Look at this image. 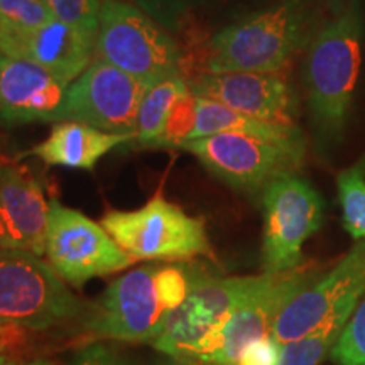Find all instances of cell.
Masks as SVG:
<instances>
[{
  "instance_id": "83f0119b",
  "label": "cell",
  "mask_w": 365,
  "mask_h": 365,
  "mask_svg": "<svg viewBox=\"0 0 365 365\" xmlns=\"http://www.w3.org/2000/svg\"><path fill=\"white\" fill-rule=\"evenodd\" d=\"M279 357L281 345L269 335L245 346L235 365H279Z\"/></svg>"
},
{
  "instance_id": "6da1fadb",
  "label": "cell",
  "mask_w": 365,
  "mask_h": 365,
  "mask_svg": "<svg viewBox=\"0 0 365 365\" xmlns=\"http://www.w3.org/2000/svg\"><path fill=\"white\" fill-rule=\"evenodd\" d=\"M207 274L198 266H144L117 277L86 317L91 333L118 341H153L168 314L181 307Z\"/></svg>"
},
{
  "instance_id": "30bf717a",
  "label": "cell",
  "mask_w": 365,
  "mask_h": 365,
  "mask_svg": "<svg viewBox=\"0 0 365 365\" xmlns=\"http://www.w3.org/2000/svg\"><path fill=\"white\" fill-rule=\"evenodd\" d=\"M46 257L61 279L75 287L95 277L124 271L137 262L100 223L58 200L49 202Z\"/></svg>"
},
{
  "instance_id": "836d02e7",
  "label": "cell",
  "mask_w": 365,
  "mask_h": 365,
  "mask_svg": "<svg viewBox=\"0 0 365 365\" xmlns=\"http://www.w3.org/2000/svg\"><path fill=\"white\" fill-rule=\"evenodd\" d=\"M207 365H210V364H207Z\"/></svg>"
},
{
  "instance_id": "52a82bcc",
  "label": "cell",
  "mask_w": 365,
  "mask_h": 365,
  "mask_svg": "<svg viewBox=\"0 0 365 365\" xmlns=\"http://www.w3.org/2000/svg\"><path fill=\"white\" fill-rule=\"evenodd\" d=\"M180 149L193 154L218 180L249 191L296 173L304 161V140H276L239 132L188 140Z\"/></svg>"
},
{
  "instance_id": "d6a6232c",
  "label": "cell",
  "mask_w": 365,
  "mask_h": 365,
  "mask_svg": "<svg viewBox=\"0 0 365 365\" xmlns=\"http://www.w3.org/2000/svg\"><path fill=\"white\" fill-rule=\"evenodd\" d=\"M24 365H58V364H54L51 360H46V359H36L33 362H27Z\"/></svg>"
},
{
  "instance_id": "7c38bea8",
  "label": "cell",
  "mask_w": 365,
  "mask_h": 365,
  "mask_svg": "<svg viewBox=\"0 0 365 365\" xmlns=\"http://www.w3.org/2000/svg\"><path fill=\"white\" fill-rule=\"evenodd\" d=\"M312 281V274L299 269L264 272L259 284L234 309L198 360L210 365H235L245 346L271 335L281 309Z\"/></svg>"
},
{
  "instance_id": "d4e9b609",
  "label": "cell",
  "mask_w": 365,
  "mask_h": 365,
  "mask_svg": "<svg viewBox=\"0 0 365 365\" xmlns=\"http://www.w3.org/2000/svg\"><path fill=\"white\" fill-rule=\"evenodd\" d=\"M196 120V95H182L173 107L166 125L153 144L154 149H180L182 144L191 140Z\"/></svg>"
},
{
  "instance_id": "cb8c5ba5",
  "label": "cell",
  "mask_w": 365,
  "mask_h": 365,
  "mask_svg": "<svg viewBox=\"0 0 365 365\" xmlns=\"http://www.w3.org/2000/svg\"><path fill=\"white\" fill-rule=\"evenodd\" d=\"M53 19L44 0H0V33H29Z\"/></svg>"
},
{
  "instance_id": "44dd1931",
  "label": "cell",
  "mask_w": 365,
  "mask_h": 365,
  "mask_svg": "<svg viewBox=\"0 0 365 365\" xmlns=\"http://www.w3.org/2000/svg\"><path fill=\"white\" fill-rule=\"evenodd\" d=\"M188 80L185 76H171L159 81L145 91L137 115L135 140L143 148H153L166 125L175 103L182 95L190 93Z\"/></svg>"
},
{
  "instance_id": "5bb4252c",
  "label": "cell",
  "mask_w": 365,
  "mask_h": 365,
  "mask_svg": "<svg viewBox=\"0 0 365 365\" xmlns=\"http://www.w3.org/2000/svg\"><path fill=\"white\" fill-rule=\"evenodd\" d=\"M188 85L191 93L215 100L247 117L272 124L296 125L298 98L281 71H203L188 80Z\"/></svg>"
},
{
  "instance_id": "ac0fdd59",
  "label": "cell",
  "mask_w": 365,
  "mask_h": 365,
  "mask_svg": "<svg viewBox=\"0 0 365 365\" xmlns=\"http://www.w3.org/2000/svg\"><path fill=\"white\" fill-rule=\"evenodd\" d=\"M132 140H135V134H110L83 122L65 120L54 124L51 134L22 153L21 158L33 156L48 166L93 171L103 156Z\"/></svg>"
},
{
  "instance_id": "d6986e66",
  "label": "cell",
  "mask_w": 365,
  "mask_h": 365,
  "mask_svg": "<svg viewBox=\"0 0 365 365\" xmlns=\"http://www.w3.org/2000/svg\"><path fill=\"white\" fill-rule=\"evenodd\" d=\"M222 132H239V134L267 137V139L276 140H293V143L304 140L298 125H282L257 120V118L232 110L215 100L196 95V120L191 140L222 134Z\"/></svg>"
},
{
  "instance_id": "ffe728a7",
  "label": "cell",
  "mask_w": 365,
  "mask_h": 365,
  "mask_svg": "<svg viewBox=\"0 0 365 365\" xmlns=\"http://www.w3.org/2000/svg\"><path fill=\"white\" fill-rule=\"evenodd\" d=\"M360 296L350 298L340 309H336L330 318L317 330L301 336L298 340L281 345L279 365H319L327 355L331 354L339 341L341 331L352 317Z\"/></svg>"
},
{
  "instance_id": "8992f818",
  "label": "cell",
  "mask_w": 365,
  "mask_h": 365,
  "mask_svg": "<svg viewBox=\"0 0 365 365\" xmlns=\"http://www.w3.org/2000/svg\"><path fill=\"white\" fill-rule=\"evenodd\" d=\"M112 239L137 261L213 257L205 220L191 217L161 191L135 210H110L100 220Z\"/></svg>"
},
{
  "instance_id": "7a4b0ae2",
  "label": "cell",
  "mask_w": 365,
  "mask_h": 365,
  "mask_svg": "<svg viewBox=\"0 0 365 365\" xmlns=\"http://www.w3.org/2000/svg\"><path fill=\"white\" fill-rule=\"evenodd\" d=\"M364 11L352 0L312 38L304 63L309 112L318 135L339 139L344 132L362 61Z\"/></svg>"
},
{
  "instance_id": "2e32d148",
  "label": "cell",
  "mask_w": 365,
  "mask_h": 365,
  "mask_svg": "<svg viewBox=\"0 0 365 365\" xmlns=\"http://www.w3.org/2000/svg\"><path fill=\"white\" fill-rule=\"evenodd\" d=\"M68 86L33 63L0 53V122H65Z\"/></svg>"
},
{
  "instance_id": "9a60e30c",
  "label": "cell",
  "mask_w": 365,
  "mask_h": 365,
  "mask_svg": "<svg viewBox=\"0 0 365 365\" xmlns=\"http://www.w3.org/2000/svg\"><path fill=\"white\" fill-rule=\"evenodd\" d=\"M49 202L43 186L26 168L0 166V249L24 250L43 257Z\"/></svg>"
},
{
  "instance_id": "ba28073f",
  "label": "cell",
  "mask_w": 365,
  "mask_h": 365,
  "mask_svg": "<svg viewBox=\"0 0 365 365\" xmlns=\"http://www.w3.org/2000/svg\"><path fill=\"white\" fill-rule=\"evenodd\" d=\"M264 272L281 274L299 269L303 244L319 230L325 200L296 173L284 175L264 188Z\"/></svg>"
},
{
  "instance_id": "3957f363",
  "label": "cell",
  "mask_w": 365,
  "mask_h": 365,
  "mask_svg": "<svg viewBox=\"0 0 365 365\" xmlns=\"http://www.w3.org/2000/svg\"><path fill=\"white\" fill-rule=\"evenodd\" d=\"M304 0H284L215 34L205 61L207 73L282 71L309 39Z\"/></svg>"
},
{
  "instance_id": "9c48e42d",
  "label": "cell",
  "mask_w": 365,
  "mask_h": 365,
  "mask_svg": "<svg viewBox=\"0 0 365 365\" xmlns=\"http://www.w3.org/2000/svg\"><path fill=\"white\" fill-rule=\"evenodd\" d=\"M261 276L218 277L207 272L181 307L168 314L150 345L168 357L200 359L234 309L259 284Z\"/></svg>"
},
{
  "instance_id": "f1b7e54d",
  "label": "cell",
  "mask_w": 365,
  "mask_h": 365,
  "mask_svg": "<svg viewBox=\"0 0 365 365\" xmlns=\"http://www.w3.org/2000/svg\"><path fill=\"white\" fill-rule=\"evenodd\" d=\"M71 365H132L124 355H120L110 346L102 344H91L81 349L75 355Z\"/></svg>"
},
{
  "instance_id": "484cf974",
  "label": "cell",
  "mask_w": 365,
  "mask_h": 365,
  "mask_svg": "<svg viewBox=\"0 0 365 365\" xmlns=\"http://www.w3.org/2000/svg\"><path fill=\"white\" fill-rule=\"evenodd\" d=\"M330 357L336 365H365V299L355 307Z\"/></svg>"
},
{
  "instance_id": "8fae6325",
  "label": "cell",
  "mask_w": 365,
  "mask_h": 365,
  "mask_svg": "<svg viewBox=\"0 0 365 365\" xmlns=\"http://www.w3.org/2000/svg\"><path fill=\"white\" fill-rule=\"evenodd\" d=\"M148 90L134 76L95 56L68 86L65 120L83 122L110 134H135L139 107Z\"/></svg>"
},
{
  "instance_id": "277c9868",
  "label": "cell",
  "mask_w": 365,
  "mask_h": 365,
  "mask_svg": "<svg viewBox=\"0 0 365 365\" xmlns=\"http://www.w3.org/2000/svg\"><path fill=\"white\" fill-rule=\"evenodd\" d=\"M83 313L51 264L24 250L0 249V328L46 331Z\"/></svg>"
},
{
  "instance_id": "4316f807",
  "label": "cell",
  "mask_w": 365,
  "mask_h": 365,
  "mask_svg": "<svg viewBox=\"0 0 365 365\" xmlns=\"http://www.w3.org/2000/svg\"><path fill=\"white\" fill-rule=\"evenodd\" d=\"M132 4L159 22L164 29L178 31L185 26L196 0H132Z\"/></svg>"
},
{
  "instance_id": "f546056e",
  "label": "cell",
  "mask_w": 365,
  "mask_h": 365,
  "mask_svg": "<svg viewBox=\"0 0 365 365\" xmlns=\"http://www.w3.org/2000/svg\"><path fill=\"white\" fill-rule=\"evenodd\" d=\"M0 365H17L11 352V346L7 345L2 331H0Z\"/></svg>"
},
{
  "instance_id": "603a6c76",
  "label": "cell",
  "mask_w": 365,
  "mask_h": 365,
  "mask_svg": "<svg viewBox=\"0 0 365 365\" xmlns=\"http://www.w3.org/2000/svg\"><path fill=\"white\" fill-rule=\"evenodd\" d=\"M53 17L70 26L90 43H97L103 0H44Z\"/></svg>"
},
{
  "instance_id": "7402d4cb",
  "label": "cell",
  "mask_w": 365,
  "mask_h": 365,
  "mask_svg": "<svg viewBox=\"0 0 365 365\" xmlns=\"http://www.w3.org/2000/svg\"><path fill=\"white\" fill-rule=\"evenodd\" d=\"M344 227L355 240H365V154L336 176Z\"/></svg>"
},
{
  "instance_id": "e0dca14e",
  "label": "cell",
  "mask_w": 365,
  "mask_h": 365,
  "mask_svg": "<svg viewBox=\"0 0 365 365\" xmlns=\"http://www.w3.org/2000/svg\"><path fill=\"white\" fill-rule=\"evenodd\" d=\"M0 53L43 68L71 85L95 58V44L56 19L29 33H0Z\"/></svg>"
},
{
  "instance_id": "5b68a950",
  "label": "cell",
  "mask_w": 365,
  "mask_h": 365,
  "mask_svg": "<svg viewBox=\"0 0 365 365\" xmlns=\"http://www.w3.org/2000/svg\"><path fill=\"white\" fill-rule=\"evenodd\" d=\"M95 56L134 76L148 88L182 75L181 49L168 29L124 0H103Z\"/></svg>"
},
{
  "instance_id": "4fadbf2b",
  "label": "cell",
  "mask_w": 365,
  "mask_h": 365,
  "mask_svg": "<svg viewBox=\"0 0 365 365\" xmlns=\"http://www.w3.org/2000/svg\"><path fill=\"white\" fill-rule=\"evenodd\" d=\"M365 293V240H359L319 281H312L286 303L271 336L279 345L307 336L354 296Z\"/></svg>"
},
{
  "instance_id": "1f68e13d",
  "label": "cell",
  "mask_w": 365,
  "mask_h": 365,
  "mask_svg": "<svg viewBox=\"0 0 365 365\" xmlns=\"http://www.w3.org/2000/svg\"><path fill=\"white\" fill-rule=\"evenodd\" d=\"M345 6V0H330V7L335 14L341 12V9Z\"/></svg>"
},
{
  "instance_id": "4dcf8cb0",
  "label": "cell",
  "mask_w": 365,
  "mask_h": 365,
  "mask_svg": "<svg viewBox=\"0 0 365 365\" xmlns=\"http://www.w3.org/2000/svg\"><path fill=\"white\" fill-rule=\"evenodd\" d=\"M159 365H207V364L202 362V360L191 359V357H168Z\"/></svg>"
}]
</instances>
